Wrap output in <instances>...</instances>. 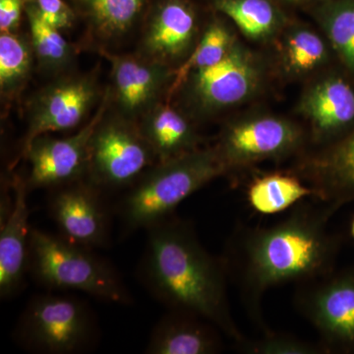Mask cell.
Instances as JSON below:
<instances>
[{"label":"cell","instance_id":"obj_22","mask_svg":"<svg viewBox=\"0 0 354 354\" xmlns=\"http://www.w3.org/2000/svg\"><path fill=\"white\" fill-rule=\"evenodd\" d=\"M315 192L295 172H272L257 176L249 184L247 200L263 215H274L295 206Z\"/></svg>","mask_w":354,"mask_h":354},{"label":"cell","instance_id":"obj_29","mask_svg":"<svg viewBox=\"0 0 354 354\" xmlns=\"http://www.w3.org/2000/svg\"><path fill=\"white\" fill-rule=\"evenodd\" d=\"M36 4L44 19L60 31L73 25L75 15L64 0H36Z\"/></svg>","mask_w":354,"mask_h":354},{"label":"cell","instance_id":"obj_20","mask_svg":"<svg viewBox=\"0 0 354 354\" xmlns=\"http://www.w3.org/2000/svg\"><path fill=\"white\" fill-rule=\"evenodd\" d=\"M279 38L281 68L290 78H304L322 69L334 53L327 39L308 26H286Z\"/></svg>","mask_w":354,"mask_h":354},{"label":"cell","instance_id":"obj_1","mask_svg":"<svg viewBox=\"0 0 354 354\" xmlns=\"http://www.w3.org/2000/svg\"><path fill=\"white\" fill-rule=\"evenodd\" d=\"M329 205L299 202L285 220L267 227L239 225L221 256L249 316L262 330V298L270 288L300 283L335 269L341 237L330 232Z\"/></svg>","mask_w":354,"mask_h":354},{"label":"cell","instance_id":"obj_9","mask_svg":"<svg viewBox=\"0 0 354 354\" xmlns=\"http://www.w3.org/2000/svg\"><path fill=\"white\" fill-rule=\"evenodd\" d=\"M304 128L274 114H253L223 128L215 146L227 172L268 160H283L301 152L306 144Z\"/></svg>","mask_w":354,"mask_h":354},{"label":"cell","instance_id":"obj_18","mask_svg":"<svg viewBox=\"0 0 354 354\" xmlns=\"http://www.w3.org/2000/svg\"><path fill=\"white\" fill-rule=\"evenodd\" d=\"M221 333L213 324L194 314L169 310L153 327L145 353H220L223 348Z\"/></svg>","mask_w":354,"mask_h":354},{"label":"cell","instance_id":"obj_3","mask_svg":"<svg viewBox=\"0 0 354 354\" xmlns=\"http://www.w3.org/2000/svg\"><path fill=\"white\" fill-rule=\"evenodd\" d=\"M227 174L215 147L157 162L124 190L116 205L123 234L147 230L176 215L184 200Z\"/></svg>","mask_w":354,"mask_h":354},{"label":"cell","instance_id":"obj_14","mask_svg":"<svg viewBox=\"0 0 354 354\" xmlns=\"http://www.w3.org/2000/svg\"><path fill=\"white\" fill-rule=\"evenodd\" d=\"M298 109L310 127V139L325 146L354 128V86L346 77L326 74L310 84Z\"/></svg>","mask_w":354,"mask_h":354},{"label":"cell","instance_id":"obj_16","mask_svg":"<svg viewBox=\"0 0 354 354\" xmlns=\"http://www.w3.org/2000/svg\"><path fill=\"white\" fill-rule=\"evenodd\" d=\"M292 172L308 183L318 201L329 205L335 212L354 202V128L300 158Z\"/></svg>","mask_w":354,"mask_h":354},{"label":"cell","instance_id":"obj_30","mask_svg":"<svg viewBox=\"0 0 354 354\" xmlns=\"http://www.w3.org/2000/svg\"><path fill=\"white\" fill-rule=\"evenodd\" d=\"M32 0H0V31L15 32L23 11Z\"/></svg>","mask_w":354,"mask_h":354},{"label":"cell","instance_id":"obj_27","mask_svg":"<svg viewBox=\"0 0 354 354\" xmlns=\"http://www.w3.org/2000/svg\"><path fill=\"white\" fill-rule=\"evenodd\" d=\"M35 53L31 39L15 32L0 35V88L1 95L12 97L27 82Z\"/></svg>","mask_w":354,"mask_h":354},{"label":"cell","instance_id":"obj_31","mask_svg":"<svg viewBox=\"0 0 354 354\" xmlns=\"http://www.w3.org/2000/svg\"><path fill=\"white\" fill-rule=\"evenodd\" d=\"M279 1L285 2L286 4H291V6H302V4L311 3V2L323 1V0H279Z\"/></svg>","mask_w":354,"mask_h":354},{"label":"cell","instance_id":"obj_17","mask_svg":"<svg viewBox=\"0 0 354 354\" xmlns=\"http://www.w3.org/2000/svg\"><path fill=\"white\" fill-rule=\"evenodd\" d=\"M197 15L185 0H165L153 11L142 34L139 55L174 68L196 46Z\"/></svg>","mask_w":354,"mask_h":354},{"label":"cell","instance_id":"obj_23","mask_svg":"<svg viewBox=\"0 0 354 354\" xmlns=\"http://www.w3.org/2000/svg\"><path fill=\"white\" fill-rule=\"evenodd\" d=\"M91 32L99 39L124 38L138 22L146 0H79Z\"/></svg>","mask_w":354,"mask_h":354},{"label":"cell","instance_id":"obj_4","mask_svg":"<svg viewBox=\"0 0 354 354\" xmlns=\"http://www.w3.org/2000/svg\"><path fill=\"white\" fill-rule=\"evenodd\" d=\"M28 274L48 291H79L120 305L132 304L131 293L113 263L62 235L32 228Z\"/></svg>","mask_w":354,"mask_h":354},{"label":"cell","instance_id":"obj_25","mask_svg":"<svg viewBox=\"0 0 354 354\" xmlns=\"http://www.w3.org/2000/svg\"><path fill=\"white\" fill-rule=\"evenodd\" d=\"M236 41V36L225 22L213 21L203 32L187 59L176 69L169 93L176 92L177 88H180L191 72L207 68L223 60Z\"/></svg>","mask_w":354,"mask_h":354},{"label":"cell","instance_id":"obj_32","mask_svg":"<svg viewBox=\"0 0 354 354\" xmlns=\"http://www.w3.org/2000/svg\"><path fill=\"white\" fill-rule=\"evenodd\" d=\"M351 236H353V239H354V218L353 220V223H351Z\"/></svg>","mask_w":354,"mask_h":354},{"label":"cell","instance_id":"obj_5","mask_svg":"<svg viewBox=\"0 0 354 354\" xmlns=\"http://www.w3.org/2000/svg\"><path fill=\"white\" fill-rule=\"evenodd\" d=\"M99 330L92 310L80 298L48 293L32 297L13 332L30 353L77 354L91 351Z\"/></svg>","mask_w":354,"mask_h":354},{"label":"cell","instance_id":"obj_6","mask_svg":"<svg viewBox=\"0 0 354 354\" xmlns=\"http://www.w3.org/2000/svg\"><path fill=\"white\" fill-rule=\"evenodd\" d=\"M157 162L138 122L104 115L88 145L87 178L106 193L127 190Z\"/></svg>","mask_w":354,"mask_h":354},{"label":"cell","instance_id":"obj_19","mask_svg":"<svg viewBox=\"0 0 354 354\" xmlns=\"http://www.w3.org/2000/svg\"><path fill=\"white\" fill-rule=\"evenodd\" d=\"M138 125L158 162L201 148V138L189 118L169 104L158 102L140 118Z\"/></svg>","mask_w":354,"mask_h":354},{"label":"cell","instance_id":"obj_21","mask_svg":"<svg viewBox=\"0 0 354 354\" xmlns=\"http://www.w3.org/2000/svg\"><path fill=\"white\" fill-rule=\"evenodd\" d=\"M215 6L246 38L258 43L279 38L288 26L285 14L272 0H215Z\"/></svg>","mask_w":354,"mask_h":354},{"label":"cell","instance_id":"obj_28","mask_svg":"<svg viewBox=\"0 0 354 354\" xmlns=\"http://www.w3.org/2000/svg\"><path fill=\"white\" fill-rule=\"evenodd\" d=\"M239 349L250 354H327L320 342L304 341L295 335L274 330L263 334L256 341L248 339Z\"/></svg>","mask_w":354,"mask_h":354},{"label":"cell","instance_id":"obj_2","mask_svg":"<svg viewBox=\"0 0 354 354\" xmlns=\"http://www.w3.org/2000/svg\"><path fill=\"white\" fill-rule=\"evenodd\" d=\"M138 279L169 310L194 314L213 324L241 348L248 339L234 322L221 257L202 245L188 221L171 216L148 228Z\"/></svg>","mask_w":354,"mask_h":354},{"label":"cell","instance_id":"obj_15","mask_svg":"<svg viewBox=\"0 0 354 354\" xmlns=\"http://www.w3.org/2000/svg\"><path fill=\"white\" fill-rule=\"evenodd\" d=\"M13 200L0 206V297L11 299L24 288L29 263V207L26 178H11Z\"/></svg>","mask_w":354,"mask_h":354},{"label":"cell","instance_id":"obj_26","mask_svg":"<svg viewBox=\"0 0 354 354\" xmlns=\"http://www.w3.org/2000/svg\"><path fill=\"white\" fill-rule=\"evenodd\" d=\"M30 27V39L35 57L46 70H62L71 62L74 50L64 39L62 31L44 19L36 0L26 7Z\"/></svg>","mask_w":354,"mask_h":354},{"label":"cell","instance_id":"obj_12","mask_svg":"<svg viewBox=\"0 0 354 354\" xmlns=\"http://www.w3.org/2000/svg\"><path fill=\"white\" fill-rule=\"evenodd\" d=\"M97 97L99 88L91 76L66 77L44 88L32 102L21 155L41 135L78 127Z\"/></svg>","mask_w":354,"mask_h":354},{"label":"cell","instance_id":"obj_13","mask_svg":"<svg viewBox=\"0 0 354 354\" xmlns=\"http://www.w3.org/2000/svg\"><path fill=\"white\" fill-rule=\"evenodd\" d=\"M111 62L113 90L120 115L135 122L160 102V95L172 82L176 70L137 55H118L104 51Z\"/></svg>","mask_w":354,"mask_h":354},{"label":"cell","instance_id":"obj_8","mask_svg":"<svg viewBox=\"0 0 354 354\" xmlns=\"http://www.w3.org/2000/svg\"><path fill=\"white\" fill-rule=\"evenodd\" d=\"M297 311L318 332L327 354H354V267L297 283Z\"/></svg>","mask_w":354,"mask_h":354},{"label":"cell","instance_id":"obj_11","mask_svg":"<svg viewBox=\"0 0 354 354\" xmlns=\"http://www.w3.org/2000/svg\"><path fill=\"white\" fill-rule=\"evenodd\" d=\"M106 194L88 178L50 189L48 211L59 235L94 250L109 247L111 209Z\"/></svg>","mask_w":354,"mask_h":354},{"label":"cell","instance_id":"obj_24","mask_svg":"<svg viewBox=\"0 0 354 354\" xmlns=\"http://www.w3.org/2000/svg\"><path fill=\"white\" fill-rule=\"evenodd\" d=\"M314 17L333 53L354 78V0H323L316 4Z\"/></svg>","mask_w":354,"mask_h":354},{"label":"cell","instance_id":"obj_10","mask_svg":"<svg viewBox=\"0 0 354 354\" xmlns=\"http://www.w3.org/2000/svg\"><path fill=\"white\" fill-rule=\"evenodd\" d=\"M111 91L95 111L92 120L75 133L65 138H53L41 135L27 147L21 157L30 165L26 177L28 189H53L87 178L88 145L97 124L106 115L111 102Z\"/></svg>","mask_w":354,"mask_h":354},{"label":"cell","instance_id":"obj_7","mask_svg":"<svg viewBox=\"0 0 354 354\" xmlns=\"http://www.w3.org/2000/svg\"><path fill=\"white\" fill-rule=\"evenodd\" d=\"M265 73L261 58L237 39L223 60L191 72L181 86L196 116L209 118L255 97L264 84Z\"/></svg>","mask_w":354,"mask_h":354}]
</instances>
